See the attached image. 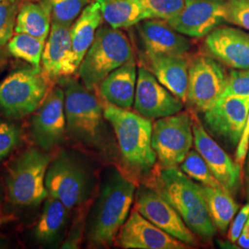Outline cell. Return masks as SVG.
I'll use <instances>...</instances> for the list:
<instances>
[{
	"instance_id": "obj_1",
	"label": "cell",
	"mask_w": 249,
	"mask_h": 249,
	"mask_svg": "<svg viewBox=\"0 0 249 249\" xmlns=\"http://www.w3.org/2000/svg\"><path fill=\"white\" fill-rule=\"evenodd\" d=\"M147 186L174 207L196 235L204 239L213 237L217 229L210 217L200 185L187 177L182 170L158 166Z\"/></svg>"
},
{
	"instance_id": "obj_2",
	"label": "cell",
	"mask_w": 249,
	"mask_h": 249,
	"mask_svg": "<svg viewBox=\"0 0 249 249\" xmlns=\"http://www.w3.org/2000/svg\"><path fill=\"white\" fill-rule=\"evenodd\" d=\"M135 191L132 180L117 170L110 172L90 215L87 233L91 246L105 248L116 241L129 216Z\"/></svg>"
},
{
	"instance_id": "obj_3",
	"label": "cell",
	"mask_w": 249,
	"mask_h": 249,
	"mask_svg": "<svg viewBox=\"0 0 249 249\" xmlns=\"http://www.w3.org/2000/svg\"><path fill=\"white\" fill-rule=\"evenodd\" d=\"M104 116L116 134L124 165L139 176L155 169L157 157L151 146V119L107 103L104 106Z\"/></svg>"
},
{
	"instance_id": "obj_4",
	"label": "cell",
	"mask_w": 249,
	"mask_h": 249,
	"mask_svg": "<svg viewBox=\"0 0 249 249\" xmlns=\"http://www.w3.org/2000/svg\"><path fill=\"white\" fill-rule=\"evenodd\" d=\"M59 81L65 93L67 132L86 146L98 147L104 135V107L93 90L71 76Z\"/></svg>"
},
{
	"instance_id": "obj_5",
	"label": "cell",
	"mask_w": 249,
	"mask_h": 249,
	"mask_svg": "<svg viewBox=\"0 0 249 249\" xmlns=\"http://www.w3.org/2000/svg\"><path fill=\"white\" fill-rule=\"evenodd\" d=\"M134 58L128 37L120 29L101 25L79 67V76L86 88L97 89L107 76Z\"/></svg>"
},
{
	"instance_id": "obj_6",
	"label": "cell",
	"mask_w": 249,
	"mask_h": 249,
	"mask_svg": "<svg viewBox=\"0 0 249 249\" xmlns=\"http://www.w3.org/2000/svg\"><path fill=\"white\" fill-rule=\"evenodd\" d=\"M51 157L44 151L30 148L9 164L6 185L9 199L19 206H36L48 196L45 187L46 171Z\"/></svg>"
},
{
	"instance_id": "obj_7",
	"label": "cell",
	"mask_w": 249,
	"mask_h": 249,
	"mask_svg": "<svg viewBox=\"0 0 249 249\" xmlns=\"http://www.w3.org/2000/svg\"><path fill=\"white\" fill-rule=\"evenodd\" d=\"M50 77L41 68L22 69L0 82V112L9 118L35 113L49 91Z\"/></svg>"
},
{
	"instance_id": "obj_8",
	"label": "cell",
	"mask_w": 249,
	"mask_h": 249,
	"mask_svg": "<svg viewBox=\"0 0 249 249\" xmlns=\"http://www.w3.org/2000/svg\"><path fill=\"white\" fill-rule=\"evenodd\" d=\"M194 144L192 117L187 113L159 118L152 125L151 146L160 168L178 167Z\"/></svg>"
},
{
	"instance_id": "obj_9",
	"label": "cell",
	"mask_w": 249,
	"mask_h": 249,
	"mask_svg": "<svg viewBox=\"0 0 249 249\" xmlns=\"http://www.w3.org/2000/svg\"><path fill=\"white\" fill-rule=\"evenodd\" d=\"M223 64L213 57L199 53L188 59V107L204 113L222 97L228 81Z\"/></svg>"
},
{
	"instance_id": "obj_10",
	"label": "cell",
	"mask_w": 249,
	"mask_h": 249,
	"mask_svg": "<svg viewBox=\"0 0 249 249\" xmlns=\"http://www.w3.org/2000/svg\"><path fill=\"white\" fill-rule=\"evenodd\" d=\"M48 195L69 210L82 204L88 196L89 177L79 160L62 152L49 164L45 180Z\"/></svg>"
},
{
	"instance_id": "obj_11",
	"label": "cell",
	"mask_w": 249,
	"mask_h": 249,
	"mask_svg": "<svg viewBox=\"0 0 249 249\" xmlns=\"http://www.w3.org/2000/svg\"><path fill=\"white\" fill-rule=\"evenodd\" d=\"M134 209L148 221L189 247L197 245L196 234L191 231L174 207L149 186L138 189Z\"/></svg>"
},
{
	"instance_id": "obj_12",
	"label": "cell",
	"mask_w": 249,
	"mask_h": 249,
	"mask_svg": "<svg viewBox=\"0 0 249 249\" xmlns=\"http://www.w3.org/2000/svg\"><path fill=\"white\" fill-rule=\"evenodd\" d=\"M227 0H186L183 8L167 19L181 35L191 38L206 37L225 21Z\"/></svg>"
},
{
	"instance_id": "obj_13",
	"label": "cell",
	"mask_w": 249,
	"mask_h": 249,
	"mask_svg": "<svg viewBox=\"0 0 249 249\" xmlns=\"http://www.w3.org/2000/svg\"><path fill=\"white\" fill-rule=\"evenodd\" d=\"M194 145L203 157L214 177L231 195L237 193L241 187V166L216 142L205 129L195 113L192 112Z\"/></svg>"
},
{
	"instance_id": "obj_14",
	"label": "cell",
	"mask_w": 249,
	"mask_h": 249,
	"mask_svg": "<svg viewBox=\"0 0 249 249\" xmlns=\"http://www.w3.org/2000/svg\"><path fill=\"white\" fill-rule=\"evenodd\" d=\"M67 132L65 93L62 87L49 89L32 118V133L38 146L48 151L60 144Z\"/></svg>"
},
{
	"instance_id": "obj_15",
	"label": "cell",
	"mask_w": 249,
	"mask_h": 249,
	"mask_svg": "<svg viewBox=\"0 0 249 249\" xmlns=\"http://www.w3.org/2000/svg\"><path fill=\"white\" fill-rule=\"evenodd\" d=\"M184 107V102L160 84L146 68L138 70L134 109L151 120L176 115Z\"/></svg>"
},
{
	"instance_id": "obj_16",
	"label": "cell",
	"mask_w": 249,
	"mask_h": 249,
	"mask_svg": "<svg viewBox=\"0 0 249 249\" xmlns=\"http://www.w3.org/2000/svg\"><path fill=\"white\" fill-rule=\"evenodd\" d=\"M249 113V97H221L204 113L210 131L232 146L238 145Z\"/></svg>"
},
{
	"instance_id": "obj_17",
	"label": "cell",
	"mask_w": 249,
	"mask_h": 249,
	"mask_svg": "<svg viewBox=\"0 0 249 249\" xmlns=\"http://www.w3.org/2000/svg\"><path fill=\"white\" fill-rule=\"evenodd\" d=\"M117 245L124 249H187L191 247L162 231L135 209L116 236Z\"/></svg>"
},
{
	"instance_id": "obj_18",
	"label": "cell",
	"mask_w": 249,
	"mask_h": 249,
	"mask_svg": "<svg viewBox=\"0 0 249 249\" xmlns=\"http://www.w3.org/2000/svg\"><path fill=\"white\" fill-rule=\"evenodd\" d=\"M203 53L232 70L249 69V33L219 26L205 38Z\"/></svg>"
},
{
	"instance_id": "obj_19",
	"label": "cell",
	"mask_w": 249,
	"mask_h": 249,
	"mask_svg": "<svg viewBox=\"0 0 249 249\" xmlns=\"http://www.w3.org/2000/svg\"><path fill=\"white\" fill-rule=\"evenodd\" d=\"M71 27L51 24L42 56L43 70L50 78L71 77L79 70L72 47Z\"/></svg>"
},
{
	"instance_id": "obj_20",
	"label": "cell",
	"mask_w": 249,
	"mask_h": 249,
	"mask_svg": "<svg viewBox=\"0 0 249 249\" xmlns=\"http://www.w3.org/2000/svg\"><path fill=\"white\" fill-rule=\"evenodd\" d=\"M136 27L146 53L186 56L191 48L187 36L170 26L166 19L146 18Z\"/></svg>"
},
{
	"instance_id": "obj_21",
	"label": "cell",
	"mask_w": 249,
	"mask_h": 249,
	"mask_svg": "<svg viewBox=\"0 0 249 249\" xmlns=\"http://www.w3.org/2000/svg\"><path fill=\"white\" fill-rule=\"evenodd\" d=\"M143 61L160 84L186 103L188 84V59L186 56L144 52Z\"/></svg>"
},
{
	"instance_id": "obj_22",
	"label": "cell",
	"mask_w": 249,
	"mask_h": 249,
	"mask_svg": "<svg viewBox=\"0 0 249 249\" xmlns=\"http://www.w3.org/2000/svg\"><path fill=\"white\" fill-rule=\"evenodd\" d=\"M137 79V66L132 58L110 73L101 82L98 87L100 94L107 104L130 109L134 104Z\"/></svg>"
},
{
	"instance_id": "obj_23",
	"label": "cell",
	"mask_w": 249,
	"mask_h": 249,
	"mask_svg": "<svg viewBox=\"0 0 249 249\" xmlns=\"http://www.w3.org/2000/svg\"><path fill=\"white\" fill-rule=\"evenodd\" d=\"M103 20L100 3L93 0L85 7L80 16L72 23L71 27L72 47L79 67L92 44Z\"/></svg>"
},
{
	"instance_id": "obj_24",
	"label": "cell",
	"mask_w": 249,
	"mask_h": 249,
	"mask_svg": "<svg viewBox=\"0 0 249 249\" xmlns=\"http://www.w3.org/2000/svg\"><path fill=\"white\" fill-rule=\"evenodd\" d=\"M199 185L214 226L217 230L225 232L238 213L239 205L224 187Z\"/></svg>"
},
{
	"instance_id": "obj_25",
	"label": "cell",
	"mask_w": 249,
	"mask_h": 249,
	"mask_svg": "<svg viewBox=\"0 0 249 249\" xmlns=\"http://www.w3.org/2000/svg\"><path fill=\"white\" fill-rule=\"evenodd\" d=\"M100 3L104 20L115 29H128L147 18L139 0H96Z\"/></svg>"
},
{
	"instance_id": "obj_26",
	"label": "cell",
	"mask_w": 249,
	"mask_h": 249,
	"mask_svg": "<svg viewBox=\"0 0 249 249\" xmlns=\"http://www.w3.org/2000/svg\"><path fill=\"white\" fill-rule=\"evenodd\" d=\"M51 16L39 2H25L18 10L15 34H27L46 41L51 30Z\"/></svg>"
},
{
	"instance_id": "obj_27",
	"label": "cell",
	"mask_w": 249,
	"mask_h": 249,
	"mask_svg": "<svg viewBox=\"0 0 249 249\" xmlns=\"http://www.w3.org/2000/svg\"><path fill=\"white\" fill-rule=\"evenodd\" d=\"M69 209L52 196L45 199L44 210L36 224L35 234L42 243H51L62 232L69 219Z\"/></svg>"
},
{
	"instance_id": "obj_28",
	"label": "cell",
	"mask_w": 249,
	"mask_h": 249,
	"mask_svg": "<svg viewBox=\"0 0 249 249\" xmlns=\"http://www.w3.org/2000/svg\"><path fill=\"white\" fill-rule=\"evenodd\" d=\"M45 42L27 34H15L8 43V49L13 56L40 68Z\"/></svg>"
},
{
	"instance_id": "obj_29",
	"label": "cell",
	"mask_w": 249,
	"mask_h": 249,
	"mask_svg": "<svg viewBox=\"0 0 249 249\" xmlns=\"http://www.w3.org/2000/svg\"><path fill=\"white\" fill-rule=\"evenodd\" d=\"M51 16V22L71 26L82 10L93 0H39Z\"/></svg>"
},
{
	"instance_id": "obj_30",
	"label": "cell",
	"mask_w": 249,
	"mask_h": 249,
	"mask_svg": "<svg viewBox=\"0 0 249 249\" xmlns=\"http://www.w3.org/2000/svg\"><path fill=\"white\" fill-rule=\"evenodd\" d=\"M181 170L197 183L210 187H223L214 177L203 157L196 150H190L180 164Z\"/></svg>"
},
{
	"instance_id": "obj_31",
	"label": "cell",
	"mask_w": 249,
	"mask_h": 249,
	"mask_svg": "<svg viewBox=\"0 0 249 249\" xmlns=\"http://www.w3.org/2000/svg\"><path fill=\"white\" fill-rule=\"evenodd\" d=\"M146 11L147 18L169 19L183 8L186 0H139Z\"/></svg>"
},
{
	"instance_id": "obj_32",
	"label": "cell",
	"mask_w": 249,
	"mask_h": 249,
	"mask_svg": "<svg viewBox=\"0 0 249 249\" xmlns=\"http://www.w3.org/2000/svg\"><path fill=\"white\" fill-rule=\"evenodd\" d=\"M18 9L10 0L0 1V46L8 45L15 34Z\"/></svg>"
},
{
	"instance_id": "obj_33",
	"label": "cell",
	"mask_w": 249,
	"mask_h": 249,
	"mask_svg": "<svg viewBox=\"0 0 249 249\" xmlns=\"http://www.w3.org/2000/svg\"><path fill=\"white\" fill-rule=\"evenodd\" d=\"M20 142L18 126L8 120L0 119V160L8 157Z\"/></svg>"
},
{
	"instance_id": "obj_34",
	"label": "cell",
	"mask_w": 249,
	"mask_h": 249,
	"mask_svg": "<svg viewBox=\"0 0 249 249\" xmlns=\"http://www.w3.org/2000/svg\"><path fill=\"white\" fill-rule=\"evenodd\" d=\"M227 96L249 97V69L231 71L222 97Z\"/></svg>"
},
{
	"instance_id": "obj_35",
	"label": "cell",
	"mask_w": 249,
	"mask_h": 249,
	"mask_svg": "<svg viewBox=\"0 0 249 249\" xmlns=\"http://www.w3.org/2000/svg\"><path fill=\"white\" fill-rule=\"evenodd\" d=\"M225 21L249 32V0H227Z\"/></svg>"
},
{
	"instance_id": "obj_36",
	"label": "cell",
	"mask_w": 249,
	"mask_h": 249,
	"mask_svg": "<svg viewBox=\"0 0 249 249\" xmlns=\"http://www.w3.org/2000/svg\"><path fill=\"white\" fill-rule=\"evenodd\" d=\"M249 216V202L241 209L231 222V227H230V230L228 232V238L231 243H236Z\"/></svg>"
},
{
	"instance_id": "obj_37",
	"label": "cell",
	"mask_w": 249,
	"mask_h": 249,
	"mask_svg": "<svg viewBox=\"0 0 249 249\" xmlns=\"http://www.w3.org/2000/svg\"><path fill=\"white\" fill-rule=\"evenodd\" d=\"M249 147V113L247 119V124L244 130V133L241 137L240 142L237 145V149L235 152V161L239 163L241 166L244 164L247 159Z\"/></svg>"
},
{
	"instance_id": "obj_38",
	"label": "cell",
	"mask_w": 249,
	"mask_h": 249,
	"mask_svg": "<svg viewBox=\"0 0 249 249\" xmlns=\"http://www.w3.org/2000/svg\"><path fill=\"white\" fill-rule=\"evenodd\" d=\"M236 243L241 249H249V216Z\"/></svg>"
},
{
	"instance_id": "obj_39",
	"label": "cell",
	"mask_w": 249,
	"mask_h": 249,
	"mask_svg": "<svg viewBox=\"0 0 249 249\" xmlns=\"http://www.w3.org/2000/svg\"><path fill=\"white\" fill-rule=\"evenodd\" d=\"M246 172H247V179H248L249 185V147L248 155H247V168H246Z\"/></svg>"
},
{
	"instance_id": "obj_40",
	"label": "cell",
	"mask_w": 249,
	"mask_h": 249,
	"mask_svg": "<svg viewBox=\"0 0 249 249\" xmlns=\"http://www.w3.org/2000/svg\"><path fill=\"white\" fill-rule=\"evenodd\" d=\"M11 2H13V3H15V2H17V1H18V0H10Z\"/></svg>"
},
{
	"instance_id": "obj_41",
	"label": "cell",
	"mask_w": 249,
	"mask_h": 249,
	"mask_svg": "<svg viewBox=\"0 0 249 249\" xmlns=\"http://www.w3.org/2000/svg\"><path fill=\"white\" fill-rule=\"evenodd\" d=\"M0 1H2V0H0Z\"/></svg>"
}]
</instances>
